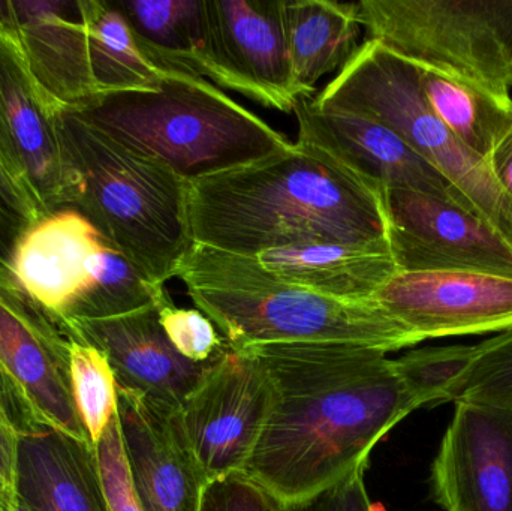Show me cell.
<instances>
[{"label":"cell","instance_id":"obj_1","mask_svg":"<svg viewBox=\"0 0 512 511\" xmlns=\"http://www.w3.org/2000/svg\"><path fill=\"white\" fill-rule=\"evenodd\" d=\"M273 402L245 474L294 503L366 468L376 444L421 408L396 360L354 344L252 347Z\"/></svg>","mask_w":512,"mask_h":511},{"label":"cell","instance_id":"obj_2","mask_svg":"<svg viewBox=\"0 0 512 511\" xmlns=\"http://www.w3.org/2000/svg\"><path fill=\"white\" fill-rule=\"evenodd\" d=\"M194 243L240 255L286 246H387L384 194L313 147L189 183Z\"/></svg>","mask_w":512,"mask_h":511},{"label":"cell","instance_id":"obj_3","mask_svg":"<svg viewBox=\"0 0 512 511\" xmlns=\"http://www.w3.org/2000/svg\"><path fill=\"white\" fill-rule=\"evenodd\" d=\"M72 113L188 183L294 149L207 78L164 69L158 90L98 95Z\"/></svg>","mask_w":512,"mask_h":511},{"label":"cell","instance_id":"obj_4","mask_svg":"<svg viewBox=\"0 0 512 511\" xmlns=\"http://www.w3.org/2000/svg\"><path fill=\"white\" fill-rule=\"evenodd\" d=\"M63 140L77 182L72 209L147 281L165 287L194 245L189 183L69 110L63 114Z\"/></svg>","mask_w":512,"mask_h":511},{"label":"cell","instance_id":"obj_5","mask_svg":"<svg viewBox=\"0 0 512 511\" xmlns=\"http://www.w3.org/2000/svg\"><path fill=\"white\" fill-rule=\"evenodd\" d=\"M310 102L322 110L366 117L399 135L447 177L480 218L512 242V198L493 176L489 162L469 150L433 113L417 66L366 39Z\"/></svg>","mask_w":512,"mask_h":511},{"label":"cell","instance_id":"obj_6","mask_svg":"<svg viewBox=\"0 0 512 511\" xmlns=\"http://www.w3.org/2000/svg\"><path fill=\"white\" fill-rule=\"evenodd\" d=\"M367 39L512 107V0H361Z\"/></svg>","mask_w":512,"mask_h":511},{"label":"cell","instance_id":"obj_7","mask_svg":"<svg viewBox=\"0 0 512 511\" xmlns=\"http://www.w3.org/2000/svg\"><path fill=\"white\" fill-rule=\"evenodd\" d=\"M234 350L274 344H354L391 353L417 339L378 303L345 302L303 288L188 290Z\"/></svg>","mask_w":512,"mask_h":511},{"label":"cell","instance_id":"obj_8","mask_svg":"<svg viewBox=\"0 0 512 511\" xmlns=\"http://www.w3.org/2000/svg\"><path fill=\"white\" fill-rule=\"evenodd\" d=\"M69 342L59 320L0 266V398L21 432H56L93 446L75 407Z\"/></svg>","mask_w":512,"mask_h":511},{"label":"cell","instance_id":"obj_9","mask_svg":"<svg viewBox=\"0 0 512 511\" xmlns=\"http://www.w3.org/2000/svg\"><path fill=\"white\" fill-rule=\"evenodd\" d=\"M65 111L30 74L0 23V167L42 218L72 209L77 191L63 140Z\"/></svg>","mask_w":512,"mask_h":511},{"label":"cell","instance_id":"obj_10","mask_svg":"<svg viewBox=\"0 0 512 511\" xmlns=\"http://www.w3.org/2000/svg\"><path fill=\"white\" fill-rule=\"evenodd\" d=\"M273 402L270 377L251 350L228 347L177 411L207 483L245 474Z\"/></svg>","mask_w":512,"mask_h":511},{"label":"cell","instance_id":"obj_11","mask_svg":"<svg viewBox=\"0 0 512 511\" xmlns=\"http://www.w3.org/2000/svg\"><path fill=\"white\" fill-rule=\"evenodd\" d=\"M388 242L400 272L512 279V242L471 210L408 189L384 192Z\"/></svg>","mask_w":512,"mask_h":511},{"label":"cell","instance_id":"obj_12","mask_svg":"<svg viewBox=\"0 0 512 511\" xmlns=\"http://www.w3.org/2000/svg\"><path fill=\"white\" fill-rule=\"evenodd\" d=\"M294 114L297 143L324 153L373 191L408 189L474 212L444 174L381 123L346 111L313 107L310 99H300Z\"/></svg>","mask_w":512,"mask_h":511},{"label":"cell","instance_id":"obj_13","mask_svg":"<svg viewBox=\"0 0 512 511\" xmlns=\"http://www.w3.org/2000/svg\"><path fill=\"white\" fill-rule=\"evenodd\" d=\"M430 482L444 511H512V404L457 401Z\"/></svg>","mask_w":512,"mask_h":511},{"label":"cell","instance_id":"obj_14","mask_svg":"<svg viewBox=\"0 0 512 511\" xmlns=\"http://www.w3.org/2000/svg\"><path fill=\"white\" fill-rule=\"evenodd\" d=\"M375 302L418 344L512 330V279L463 272H400Z\"/></svg>","mask_w":512,"mask_h":511},{"label":"cell","instance_id":"obj_15","mask_svg":"<svg viewBox=\"0 0 512 511\" xmlns=\"http://www.w3.org/2000/svg\"><path fill=\"white\" fill-rule=\"evenodd\" d=\"M216 63L215 86L259 105L294 113L282 0H206Z\"/></svg>","mask_w":512,"mask_h":511},{"label":"cell","instance_id":"obj_16","mask_svg":"<svg viewBox=\"0 0 512 511\" xmlns=\"http://www.w3.org/2000/svg\"><path fill=\"white\" fill-rule=\"evenodd\" d=\"M161 305L120 317L57 320L69 338L92 345L107 356L119 389L179 411L219 356L195 363L177 353L162 329Z\"/></svg>","mask_w":512,"mask_h":511},{"label":"cell","instance_id":"obj_17","mask_svg":"<svg viewBox=\"0 0 512 511\" xmlns=\"http://www.w3.org/2000/svg\"><path fill=\"white\" fill-rule=\"evenodd\" d=\"M117 413L141 511H200L207 482L180 431L177 411L119 389Z\"/></svg>","mask_w":512,"mask_h":511},{"label":"cell","instance_id":"obj_18","mask_svg":"<svg viewBox=\"0 0 512 511\" xmlns=\"http://www.w3.org/2000/svg\"><path fill=\"white\" fill-rule=\"evenodd\" d=\"M0 23L11 33L30 74L65 110L98 95L81 0L0 2Z\"/></svg>","mask_w":512,"mask_h":511},{"label":"cell","instance_id":"obj_19","mask_svg":"<svg viewBox=\"0 0 512 511\" xmlns=\"http://www.w3.org/2000/svg\"><path fill=\"white\" fill-rule=\"evenodd\" d=\"M105 243L80 212L59 210L24 230L9 270L39 306L60 318L95 282Z\"/></svg>","mask_w":512,"mask_h":511},{"label":"cell","instance_id":"obj_20","mask_svg":"<svg viewBox=\"0 0 512 511\" xmlns=\"http://www.w3.org/2000/svg\"><path fill=\"white\" fill-rule=\"evenodd\" d=\"M18 500L32 511H110L96 447L56 432H23Z\"/></svg>","mask_w":512,"mask_h":511},{"label":"cell","instance_id":"obj_21","mask_svg":"<svg viewBox=\"0 0 512 511\" xmlns=\"http://www.w3.org/2000/svg\"><path fill=\"white\" fill-rule=\"evenodd\" d=\"M282 20L295 92L312 99L318 81L342 69L360 47L354 3L282 0Z\"/></svg>","mask_w":512,"mask_h":511},{"label":"cell","instance_id":"obj_22","mask_svg":"<svg viewBox=\"0 0 512 511\" xmlns=\"http://www.w3.org/2000/svg\"><path fill=\"white\" fill-rule=\"evenodd\" d=\"M131 26L144 56L159 69H182L215 81L206 0L113 2Z\"/></svg>","mask_w":512,"mask_h":511},{"label":"cell","instance_id":"obj_23","mask_svg":"<svg viewBox=\"0 0 512 511\" xmlns=\"http://www.w3.org/2000/svg\"><path fill=\"white\" fill-rule=\"evenodd\" d=\"M81 9L89 33L90 68L98 95L158 90L164 69L144 56L116 5L104 0H81Z\"/></svg>","mask_w":512,"mask_h":511},{"label":"cell","instance_id":"obj_24","mask_svg":"<svg viewBox=\"0 0 512 511\" xmlns=\"http://www.w3.org/2000/svg\"><path fill=\"white\" fill-rule=\"evenodd\" d=\"M420 81L433 113L469 150L489 162L496 146L510 131L512 107L423 69H420Z\"/></svg>","mask_w":512,"mask_h":511},{"label":"cell","instance_id":"obj_25","mask_svg":"<svg viewBox=\"0 0 512 511\" xmlns=\"http://www.w3.org/2000/svg\"><path fill=\"white\" fill-rule=\"evenodd\" d=\"M167 299L170 294L165 287L147 281L122 252L105 243L99 255L95 282L63 317H120L161 305Z\"/></svg>","mask_w":512,"mask_h":511},{"label":"cell","instance_id":"obj_26","mask_svg":"<svg viewBox=\"0 0 512 511\" xmlns=\"http://www.w3.org/2000/svg\"><path fill=\"white\" fill-rule=\"evenodd\" d=\"M69 371L78 416L96 447L119 408L116 375L101 350L72 338Z\"/></svg>","mask_w":512,"mask_h":511},{"label":"cell","instance_id":"obj_27","mask_svg":"<svg viewBox=\"0 0 512 511\" xmlns=\"http://www.w3.org/2000/svg\"><path fill=\"white\" fill-rule=\"evenodd\" d=\"M475 354V345L421 348L396 359V365L421 407H433L451 402V393Z\"/></svg>","mask_w":512,"mask_h":511},{"label":"cell","instance_id":"obj_28","mask_svg":"<svg viewBox=\"0 0 512 511\" xmlns=\"http://www.w3.org/2000/svg\"><path fill=\"white\" fill-rule=\"evenodd\" d=\"M477 354L451 393V402L512 404V330L475 345Z\"/></svg>","mask_w":512,"mask_h":511},{"label":"cell","instance_id":"obj_29","mask_svg":"<svg viewBox=\"0 0 512 511\" xmlns=\"http://www.w3.org/2000/svg\"><path fill=\"white\" fill-rule=\"evenodd\" d=\"M165 335L177 353L195 363H207L221 356L230 345L219 335L218 327L200 309H185L165 300L159 308Z\"/></svg>","mask_w":512,"mask_h":511},{"label":"cell","instance_id":"obj_30","mask_svg":"<svg viewBox=\"0 0 512 511\" xmlns=\"http://www.w3.org/2000/svg\"><path fill=\"white\" fill-rule=\"evenodd\" d=\"M96 459L108 510L141 511L132 488L119 413L111 419L110 425L96 446Z\"/></svg>","mask_w":512,"mask_h":511},{"label":"cell","instance_id":"obj_31","mask_svg":"<svg viewBox=\"0 0 512 511\" xmlns=\"http://www.w3.org/2000/svg\"><path fill=\"white\" fill-rule=\"evenodd\" d=\"M200 511H280V504L246 474L204 486Z\"/></svg>","mask_w":512,"mask_h":511},{"label":"cell","instance_id":"obj_32","mask_svg":"<svg viewBox=\"0 0 512 511\" xmlns=\"http://www.w3.org/2000/svg\"><path fill=\"white\" fill-rule=\"evenodd\" d=\"M364 471L366 468L354 471L304 500L282 504L280 511H376L367 494Z\"/></svg>","mask_w":512,"mask_h":511},{"label":"cell","instance_id":"obj_33","mask_svg":"<svg viewBox=\"0 0 512 511\" xmlns=\"http://www.w3.org/2000/svg\"><path fill=\"white\" fill-rule=\"evenodd\" d=\"M21 434L3 399L0 398V497L6 510L18 511V453Z\"/></svg>","mask_w":512,"mask_h":511},{"label":"cell","instance_id":"obj_34","mask_svg":"<svg viewBox=\"0 0 512 511\" xmlns=\"http://www.w3.org/2000/svg\"><path fill=\"white\" fill-rule=\"evenodd\" d=\"M0 204L11 212L15 218L20 219L26 228L42 219L41 213L35 204L23 194L20 188L9 179L8 174L0 167Z\"/></svg>","mask_w":512,"mask_h":511},{"label":"cell","instance_id":"obj_35","mask_svg":"<svg viewBox=\"0 0 512 511\" xmlns=\"http://www.w3.org/2000/svg\"><path fill=\"white\" fill-rule=\"evenodd\" d=\"M24 230L26 225L0 204V266L9 269L15 246Z\"/></svg>","mask_w":512,"mask_h":511},{"label":"cell","instance_id":"obj_36","mask_svg":"<svg viewBox=\"0 0 512 511\" xmlns=\"http://www.w3.org/2000/svg\"><path fill=\"white\" fill-rule=\"evenodd\" d=\"M493 176L512 198V125L489 159Z\"/></svg>","mask_w":512,"mask_h":511},{"label":"cell","instance_id":"obj_37","mask_svg":"<svg viewBox=\"0 0 512 511\" xmlns=\"http://www.w3.org/2000/svg\"><path fill=\"white\" fill-rule=\"evenodd\" d=\"M18 511H32L29 509V507L26 506V504L18 503Z\"/></svg>","mask_w":512,"mask_h":511}]
</instances>
